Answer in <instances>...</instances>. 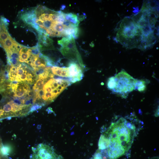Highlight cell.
<instances>
[{"label":"cell","instance_id":"obj_9","mask_svg":"<svg viewBox=\"0 0 159 159\" xmlns=\"http://www.w3.org/2000/svg\"><path fill=\"white\" fill-rule=\"evenodd\" d=\"M109 144L108 139L103 134L101 135L98 142V149L103 150L107 149Z\"/></svg>","mask_w":159,"mask_h":159},{"label":"cell","instance_id":"obj_7","mask_svg":"<svg viewBox=\"0 0 159 159\" xmlns=\"http://www.w3.org/2000/svg\"><path fill=\"white\" fill-rule=\"evenodd\" d=\"M19 62L26 63L29 60L31 54V47L22 45L19 51Z\"/></svg>","mask_w":159,"mask_h":159},{"label":"cell","instance_id":"obj_12","mask_svg":"<svg viewBox=\"0 0 159 159\" xmlns=\"http://www.w3.org/2000/svg\"><path fill=\"white\" fill-rule=\"evenodd\" d=\"M148 81H146L143 80H137L135 85V90L137 89L140 92L144 91L146 88L145 84Z\"/></svg>","mask_w":159,"mask_h":159},{"label":"cell","instance_id":"obj_16","mask_svg":"<svg viewBox=\"0 0 159 159\" xmlns=\"http://www.w3.org/2000/svg\"><path fill=\"white\" fill-rule=\"evenodd\" d=\"M3 145V144L2 142V140L1 139V138L0 137V148L2 146V145ZM4 157L1 155V154L0 152V159H1L2 158H3Z\"/></svg>","mask_w":159,"mask_h":159},{"label":"cell","instance_id":"obj_17","mask_svg":"<svg viewBox=\"0 0 159 159\" xmlns=\"http://www.w3.org/2000/svg\"><path fill=\"white\" fill-rule=\"evenodd\" d=\"M154 115L156 117H158L159 116V106H158L155 113Z\"/></svg>","mask_w":159,"mask_h":159},{"label":"cell","instance_id":"obj_15","mask_svg":"<svg viewBox=\"0 0 159 159\" xmlns=\"http://www.w3.org/2000/svg\"><path fill=\"white\" fill-rule=\"evenodd\" d=\"M90 159H103L99 149L96 151L93 156Z\"/></svg>","mask_w":159,"mask_h":159},{"label":"cell","instance_id":"obj_4","mask_svg":"<svg viewBox=\"0 0 159 159\" xmlns=\"http://www.w3.org/2000/svg\"><path fill=\"white\" fill-rule=\"evenodd\" d=\"M32 149L33 153L30 156V159H64L53 148L45 144L40 143Z\"/></svg>","mask_w":159,"mask_h":159},{"label":"cell","instance_id":"obj_11","mask_svg":"<svg viewBox=\"0 0 159 159\" xmlns=\"http://www.w3.org/2000/svg\"><path fill=\"white\" fill-rule=\"evenodd\" d=\"M12 151V148L11 146L8 145H3L1 146L0 152L1 154L3 156L9 158Z\"/></svg>","mask_w":159,"mask_h":159},{"label":"cell","instance_id":"obj_13","mask_svg":"<svg viewBox=\"0 0 159 159\" xmlns=\"http://www.w3.org/2000/svg\"><path fill=\"white\" fill-rule=\"evenodd\" d=\"M47 80L38 79L34 84L32 88L34 92H36L42 89L44 84V82Z\"/></svg>","mask_w":159,"mask_h":159},{"label":"cell","instance_id":"obj_8","mask_svg":"<svg viewBox=\"0 0 159 159\" xmlns=\"http://www.w3.org/2000/svg\"><path fill=\"white\" fill-rule=\"evenodd\" d=\"M5 69L3 62L0 60V90L2 92L5 90L6 87V81L4 78V72Z\"/></svg>","mask_w":159,"mask_h":159},{"label":"cell","instance_id":"obj_14","mask_svg":"<svg viewBox=\"0 0 159 159\" xmlns=\"http://www.w3.org/2000/svg\"><path fill=\"white\" fill-rule=\"evenodd\" d=\"M107 86L108 88L112 91L115 88L116 86V82L114 77L109 78L107 82Z\"/></svg>","mask_w":159,"mask_h":159},{"label":"cell","instance_id":"obj_6","mask_svg":"<svg viewBox=\"0 0 159 159\" xmlns=\"http://www.w3.org/2000/svg\"><path fill=\"white\" fill-rule=\"evenodd\" d=\"M38 39L39 42L37 44L40 51L54 48L53 41L48 36L43 34H38Z\"/></svg>","mask_w":159,"mask_h":159},{"label":"cell","instance_id":"obj_3","mask_svg":"<svg viewBox=\"0 0 159 159\" xmlns=\"http://www.w3.org/2000/svg\"><path fill=\"white\" fill-rule=\"evenodd\" d=\"M58 42L62 46L60 50L64 56L72 61L78 62L82 68L85 67L81 56L77 50L73 36L63 38L58 41Z\"/></svg>","mask_w":159,"mask_h":159},{"label":"cell","instance_id":"obj_10","mask_svg":"<svg viewBox=\"0 0 159 159\" xmlns=\"http://www.w3.org/2000/svg\"><path fill=\"white\" fill-rule=\"evenodd\" d=\"M64 15L66 20L69 21L77 26H78L80 21L77 15L72 13H64Z\"/></svg>","mask_w":159,"mask_h":159},{"label":"cell","instance_id":"obj_2","mask_svg":"<svg viewBox=\"0 0 159 159\" xmlns=\"http://www.w3.org/2000/svg\"><path fill=\"white\" fill-rule=\"evenodd\" d=\"M116 86L112 91L123 98H126L128 94L135 88L137 80L134 78L124 69L115 77Z\"/></svg>","mask_w":159,"mask_h":159},{"label":"cell","instance_id":"obj_1","mask_svg":"<svg viewBox=\"0 0 159 159\" xmlns=\"http://www.w3.org/2000/svg\"><path fill=\"white\" fill-rule=\"evenodd\" d=\"M132 117H121L112 122L104 134L109 144L106 149L110 159H117L131 148L139 127Z\"/></svg>","mask_w":159,"mask_h":159},{"label":"cell","instance_id":"obj_5","mask_svg":"<svg viewBox=\"0 0 159 159\" xmlns=\"http://www.w3.org/2000/svg\"><path fill=\"white\" fill-rule=\"evenodd\" d=\"M69 81L71 83L79 81L84 77L82 67L77 62L71 61L68 64Z\"/></svg>","mask_w":159,"mask_h":159}]
</instances>
